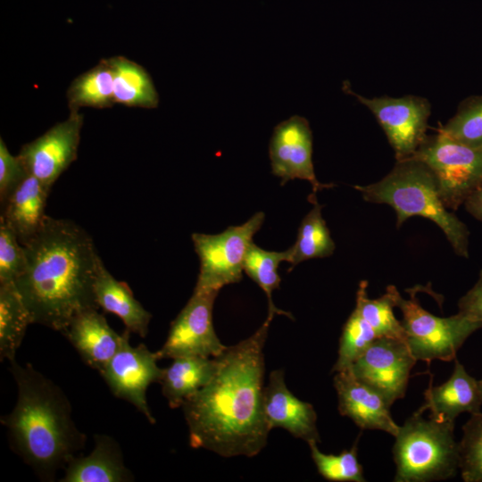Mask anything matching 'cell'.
Instances as JSON below:
<instances>
[{"instance_id": "cell-13", "label": "cell", "mask_w": 482, "mask_h": 482, "mask_svg": "<svg viewBox=\"0 0 482 482\" xmlns=\"http://www.w3.org/2000/svg\"><path fill=\"white\" fill-rule=\"evenodd\" d=\"M416 362L405 341L378 337L350 370L392 405L404 397Z\"/></svg>"}, {"instance_id": "cell-18", "label": "cell", "mask_w": 482, "mask_h": 482, "mask_svg": "<svg viewBox=\"0 0 482 482\" xmlns=\"http://www.w3.org/2000/svg\"><path fill=\"white\" fill-rule=\"evenodd\" d=\"M98 308L77 313L62 333L81 360L99 373L120 349L122 334L115 332Z\"/></svg>"}, {"instance_id": "cell-37", "label": "cell", "mask_w": 482, "mask_h": 482, "mask_svg": "<svg viewBox=\"0 0 482 482\" xmlns=\"http://www.w3.org/2000/svg\"><path fill=\"white\" fill-rule=\"evenodd\" d=\"M479 385H480V392H481V398H482V378L479 379Z\"/></svg>"}, {"instance_id": "cell-29", "label": "cell", "mask_w": 482, "mask_h": 482, "mask_svg": "<svg viewBox=\"0 0 482 482\" xmlns=\"http://www.w3.org/2000/svg\"><path fill=\"white\" fill-rule=\"evenodd\" d=\"M358 436L353 446L339 454L320 452L315 442L309 445L312 459L318 472L325 479L333 482H365L363 468L358 460Z\"/></svg>"}, {"instance_id": "cell-24", "label": "cell", "mask_w": 482, "mask_h": 482, "mask_svg": "<svg viewBox=\"0 0 482 482\" xmlns=\"http://www.w3.org/2000/svg\"><path fill=\"white\" fill-rule=\"evenodd\" d=\"M29 324H32L29 312L14 283H0L1 361L15 360Z\"/></svg>"}, {"instance_id": "cell-15", "label": "cell", "mask_w": 482, "mask_h": 482, "mask_svg": "<svg viewBox=\"0 0 482 482\" xmlns=\"http://www.w3.org/2000/svg\"><path fill=\"white\" fill-rule=\"evenodd\" d=\"M334 387L338 411L361 429L381 430L395 436L400 426L390 412L391 404L376 390L358 379L350 369L336 372Z\"/></svg>"}, {"instance_id": "cell-35", "label": "cell", "mask_w": 482, "mask_h": 482, "mask_svg": "<svg viewBox=\"0 0 482 482\" xmlns=\"http://www.w3.org/2000/svg\"><path fill=\"white\" fill-rule=\"evenodd\" d=\"M459 312L482 322V270L475 285L458 302Z\"/></svg>"}, {"instance_id": "cell-14", "label": "cell", "mask_w": 482, "mask_h": 482, "mask_svg": "<svg viewBox=\"0 0 482 482\" xmlns=\"http://www.w3.org/2000/svg\"><path fill=\"white\" fill-rule=\"evenodd\" d=\"M79 111L70 110L65 120L25 144L18 154L29 174L49 188L77 159L84 121Z\"/></svg>"}, {"instance_id": "cell-21", "label": "cell", "mask_w": 482, "mask_h": 482, "mask_svg": "<svg viewBox=\"0 0 482 482\" xmlns=\"http://www.w3.org/2000/svg\"><path fill=\"white\" fill-rule=\"evenodd\" d=\"M96 303L118 316L131 333L145 337L152 314L138 302L126 282L116 279L100 262L94 283Z\"/></svg>"}, {"instance_id": "cell-20", "label": "cell", "mask_w": 482, "mask_h": 482, "mask_svg": "<svg viewBox=\"0 0 482 482\" xmlns=\"http://www.w3.org/2000/svg\"><path fill=\"white\" fill-rule=\"evenodd\" d=\"M93 451L84 457L75 456L65 467L62 482H126L134 480L125 466L119 444L106 435L94 436Z\"/></svg>"}, {"instance_id": "cell-31", "label": "cell", "mask_w": 482, "mask_h": 482, "mask_svg": "<svg viewBox=\"0 0 482 482\" xmlns=\"http://www.w3.org/2000/svg\"><path fill=\"white\" fill-rule=\"evenodd\" d=\"M439 132L471 148L482 150V96L465 99Z\"/></svg>"}, {"instance_id": "cell-27", "label": "cell", "mask_w": 482, "mask_h": 482, "mask_svg": "<svg viewBox=\"0 0 482 482\" xmlns=\"http://www.w3.org/2000/svg\"><path fill=\"white\" fill-rule=\"evenodd\" d=\"M368 282L362 280L356 292L355 309L372 327L378 337H388L405 341L401 323L394 313L395 307L394 286L389 285L386 293L378 298L370 299L367 294Z\"/></svg>"}, {"instance_id": "cell-30", "label": "cell", "mask_w": 482, "mask_h": 482, "mask_svg": "<svg viewBox=\"0 0 482 482\" xmlns=\"http://www.w3.org/2000/svg\"><path fill=\"white\" fill-rule=\"evenodd\" d=\"M377 338L375 330L354 308L343 326L338 355L332 371L350 369Z\"/></svg>"}, {"instance_id": "cell-6", "label": "cell", "mask_w": 482, "mask_h": 482, "mask_svg": "<svg viewBox=\"0 0 482 482\" xmlns=\"http://www.w3.org/2000/svg\"><path fill=\"white\" fill-rule=\"evenodd\" d=\"M395 307L403 314L405 342L417 361L455 360L459 349L482 322L460 312L450 317H438L423 309L415 295L404 299L394 286Z\"/></svg>"}, {"instance_id": "cell-5", "label": "cell", "mask_w": 482, "mask_h": 482, "mask_svg": "<svg viewBox=\"0 0 482 482\" xmlns=\"http://www.w3.org/2000/svg\"><path fill=\"white\" fill-rule=\"evenodd\" d=\"M417 410L400 426L392 448L395 482H430L460 471V445L454 423L424 419Z\"/></svg>"}, {"instance_id": "cell-11", "label": "cell", "mask_w": 482, "mask_h": 482, "mask_svg": "<svg viewBox=\"0 0 482 482\" xmlns=\"http://www.w3.org/2000/svg\"><path fill=\"white\" fill-rule=\"evenodd\" d=\"M130 331L125 329L118 352L100 372L112 395L133 404L147 420L155 419L150 411L146 391L152 383H160L163 369L157 365V352H151L145 345L132 346Z\"/></svg>"}, {"instance_id": "cell-10", "label": "cell", "mask_w": 482, "mask_h": 482, "mask_svg": "<svg viewBox=\"0 0 482 482\" xmlns=\"http://www.w3.org/2000/svg\"><path fill=\"white\" fill-rule=\"evenodd\" d=\"M218 292L194 289L187 304L171 322L167 339L157 351L160 359L183 356L215 358L227 348L219 339L212 321Z\"/></svg>"}, {"instance_id": "cell-7", "label": "cell", "mask_w": 482, "mask_h": 482, "mask_svg": "<svg viewBox=\"0 0 482 482\" xmlns=\"http://www.w3.org/2000/svg\"><path fill=\"white\" fill-rule=\"evenodd\" d=\"M413 157L432 171L440 197L449 210H457L482 185V150L442 132L427 136Z\"/></svg>"}, {"instance_id": "cell-9", "label": "cell", "mask_w": 482, "mask_h": 482, "mask_svg": "<svg viewBox=\"0 0 482 482\" xmlns=\"http://www.w3.org/2000/svg\"><path fill=\"white\" fill-rule=\"evenodd\" d=\"M343 90L354 96L375 116L392 146L396 161L412 157L427 135L431 107L417 96L366 98L352 91L345 82Z\"/></svg>"}, {"instance_id": "cell-34", "label": "cell", "mask_w": 482, "mask_h": 482, "mask_svg": "<svg viewBox=\"0 0 482 482\" xmlns=\"http://www.w3.org/2000/svg\"><path fill=\"white\" fill-rule=\"evenodd\" d=\"M20 156L12 155L0 138V203H4L18 185L29 176Z\"/></svg>"}, {"instance_id": "cell-16", "label": "cell", "mask_w": 482, "mask_h": 482, "mask_svg": "<svg viewBox=\"0 0 482 482\" xmlns=\"http://www.w3.org/2000/svg\"><path fill=\"white\" fill-rule=\"evenodd\" d=\"M263 408L270 429L281 428L307 444L320 443L317 414L313 406L288 390L284 370H272L263 389Z\"/></svg>"}, {"instance_id": "cell-3", "label": "cell", "mask_w": 482, "mask_h": 482, "mask_svg": "<svg viewBox=\"0 0 482 482\" xmlns=\"http://www.w3.org/2000/svg\"><path fill=\"white\" fill-rule=\"evenodd\" d=\"M17 385L12 411L1 417L13 451L40 478H55L86 444L72 418L71 406L62 390L30 364L10 362Z\"/></svg>"}, {"instance_id": "cell-32", "label": "cell", "mask_w": 482, "mask_h": 482, "mask_svg": "<svg viewBox=\"0 0 482 482\" xmlns=\"http://www.w3.org/2000/svg\"><path fill=\"white\" fill-rule=\"evenodd\" d=\"M460 472L464 482H482V411L470 415L462 426Z\"/></svg>"}, {"instance_id": "cell-1", "label": "cell", "mask_w": 482, "mask_h": 482, "mask_svg": "<svg viewBox=\"0 0 482 482\" xmlns=\"http://www.w3.org/2000/svg\"><path fill=\"white\" fill-rule=\"evenodd\" d=\"M274 315L249 337L227 346L211 381L182 404L193 448L222 457L257 455L270 428L263 408V347Z\"/></svg>"}, {"instance_id": "cell-23", "label": "cell", "mask_w": 482, "mask_h": 482, "mask_svg": "<svg viewBox=\"0 0 482 482\" xmlns=\"http://www.w3.org/2000/svg\"><path fill=\"white\" fill-rule=\"evenodd\" d=\"M108 62L112 71L115 104L146 109L158 106L159 95L143 66L122 55L111 57Z\"/></svg>"}, {"instance_id": "cell-2", "label": "cell", "mask_w": 482, "mask_h": 482, "mask_svg": "<svg viewBox=\"0 0 482 482\" xmlns=\"http://www.w3.org/2000/svg\"><path fill=\"white\" fill-rule=\"evenodd\" d=\"M23 247L25 269L13 283L32 324L63 333L77 313L99 308L94 283L102 259L82 227L47 215L39 231Z\"/></svg>"}, {"instance_id": "cell-26", "label": "cell", "mask_w": 482, "mask_h": 482, "mask_svg": "<svg viewBox=\"0 0 482 482\" xmlns=\"http://www.w3.org/2000/svg\"><path fill=\"white\" fill-rule=\"evenodd\" d=\"M301 221L295 244L287 248L288 271L302 262L333 254L336 245L322 217V206L317 202Z\"/></svg>"}, {"instance_id": "cell-12", "label": "cell", "mask_w": 482, "mask_h": 482, "mask_svg": "<svg viewBox=\"0 0 482 482\" xmlns=\"http://www.w3.org/2000/svg\"><path fill=\"white\" fill-rule=\"evenodd\" d=\"M271 172L281 179L283 186L293 179L307 180L312 193L308 196L311 204L317 202L316 193L333 184L320 182L312 162V132L308 120L294 115L275 126L269 143Z\"/></svg>"}, {"instance_id": "cell-22", "label": "cell", "mask_w": 482, "mask_h": 482, "mask_svg": "<svg viewBox=\"0 0 482 482\" xmlns=\"http://www.w3.org/2000/svg\"><path fill=\"white\" fill-rule=\"evenodd\" d=\"M163 369L160 384L170 408L181 407L185 401L206 386L214 376L217 358L183 356L172 359Z\"/></svg>"}, {"instance_id": "cell-28", "label": "cell", "mask_w": 482, "mask_h": 482, "mask_svg": "<svg viewBox=\"0 0 482 482\" xmlns=\"http://www.w3.org/2000/svg\"><path fill=\"white\" fill-rule=\"evenodd\" d=\"M287 249L282 252L267 251L253 243L245 256L244 271L266 294L269 314L292 318L291 313L277 308L272 301V292L279 287L281 280L278 273V265L281 262H287Z\"/></svg>"}, {"instance_id": "cell-19", "label": "cell", "mask_w": 482, "mask_h": 482, "mask_svg": "<svg viewBox=\"0 0 482 482\" xmlns=\"http://www.w3.org/2000/svg\"><path fill=\"white\" fill-rule=\"evenodd\" d=\"M51 188L32 175L27 176L1 204L2 219L23 245L42 228Z\"/></svg>"}, {"instance_id": "cell-4", "label": "cell", "mask_w": 482, "mask_h": 482, "mask_svg": "<svg viewBox=\"0 0 482 482\" xmlns=\"http://www.w3.org/2000/svg\"><path fill=\"white\" fill-rule=\"evenodd\" d=\"M365 201L385 204L396 213V226L412 216L436 223L459 256L469 257L470 231L467 226L444 204L436 179L420 160L410 157L396 161L392 170L379 181L353 186Z\"/></svg>"}, {"instance_id": "cell-8", "label": "cell", "mask_w": 482, "mask_h": 482, "mask_svg": "<svg viewBox=\"0 0 482 482\" xmlns=\"http://www.w3.org/2000/svg\"><path fill=\"white\" fill-rule=\"evenodd\" d=\"M264 219V212H258L245 223L229 226L221 233L192 234L200 261L195 289L219 293L223 287L242 279L246 253Z\"/></svg>"}, {"instance_id": "cell-17", "label": "cell", "mask_w": 482, "mask_h": 482, "mask_svg": "<svg viewBox=\"0 0 482 482\" xmlns=\"http://www.w3.org/2000/svg\"><path fill=\"white\" fill-rule=\"evenodd\" d=\"M424 398L419 410L428 411L429 418L441 421L454 423L461 413L472 415L481 411L479 380L470 376L456 359L451 377L439 386H433L430 379Z\"/></svg>"}, {"instance_id": "cell-25", "label": "cell", "mask_w": 482, "mask_h": 482, "mask_svg": "<svg viewBox=\"0 0 482 482\" xmlns=\"http://www.w3.org/2000/svg\"><path fill=\"white\" fill-rule=\"evenodd\" d=\"M70 110L81 107L110 108L115 104L113 76L108 59L78 76L67 90Z\"/></svg>"}, {"instance_id": "cell-36", "label": "cell", "mask_w": 482, "mask_h": 482, "mask_svg": "<svg viewBox=\"0 0 482 482\" xmlns=\"http://www.w3.org/2000/svg\"><path fill=\"white\" fill-rule=\"evenodd\" d=\"M463 205L470 215L482 221V185L467 198Z\"/></svg>"}, {"instance_id": "cell-33", "label": "cell", "mask_w": 482, "mask_h": 482, "mask_svg": "<svg viewBox=\"0 0 482 482\" xmlns=\"http://www.w3.org/2000/svg\"><path fill=\"white\" fill-rule=\"evenodd\" d=\"M26 255L14 231L0 219V283L14 282L23 272Z\"/></svg>"}]
</instances>
